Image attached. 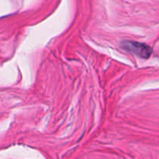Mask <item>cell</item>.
<instances>
[{
    "mask_svg": "<svg viewBox=\"0 0 159 159\" xmlns=\"http://www.w3.org/2000/svg\"><path fill=\"white\" fill-rule=\"evenodd\" d=\"M122 48L126 51H128L133 54H136L137 56L142 58H148L152 53V48L144 43H138L136 41H123Z\"/></svg>",
    "mask_w": 159,
    "mask_h": 159,
    "instance_id": "1",
    "label": "cell"
}]
</instances>
